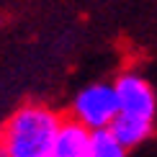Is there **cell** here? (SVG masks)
Returning a JSON list of instances; mask_svg holds the SVG:
<instances>
[{
  "mask_svg": "<svg viewBox=\"0 0 157 157\" xmlns=\"http://www.w3.org/2000/svg\"><path fill=\"white\" fill-rule=\"evenodd\" d=\"M129 149L111 132V126L90 129V157H124Z\"/></svg>",
  "mask_w": 157,
  "mask_h": 157,
  "instance_id": "obj_6",
  "label": "cell"
},
{
  "mask_svg": "<svg viewBox=\"0 0 157 157\" xmlns=\"http://www.w3.org/2000/svg\"><path fill=\"white\" fill-rule=\"evenodd\" d=\"M111 132L119 136V142L126 149H136L155 134V124L142 121V119H132V116H124V113H116V119L111 121Z\"/></svg>",
  "mask_w": 157,
  "mask_h": 157,
  "instance_id": "obj_5",
  "label": "cell"
},
{
  "mask_svg": "<svg viewBox=\"0 0 157 157\" xmlns=\"http://www.w3.org/2000/svg\"><path fill=\"white\" fill-rule=\"evenodd\" d=\"M62 116L47 106H23L0 129V155L5 157H52Z\"/></svg>",
  "mask_w": 157,
  "mask_h": 157,
  "instance_id": "obj_1",
  "label": "cell"
},
{
  "mask_svg": "<svg viewBox=\"0 0 157 157\" xmlns=\"http://www.w3.org/2000/svg\"><path fill=\"white\" fill-rule=\"evenodd\" d=\"M113 88H116V98H119V113L155 124V119H157V93L144 75L124 72L113 80Z\"/></svg>",
  "mask_w": 157,
  "mask_h": 157,
  "instance_id": "obj_3",
  "label": "cell"
},
{
  "mask_svg": "<svg viewBox=\"0 0 157 157\" xmlns=\"http://www.w3.org/2000/svg\"><path fill=\"white\" fill-rule=\"evenodd\" d=\"M52 157H90V129L77 119H62Z\"/></svg>",
  "mask_w": 157,
  "mask_h": 157,
  "instance_id": "obj_4",
  "label": "cell"
},
{
  "mask_svg": "<svg viewBox=\"0 0 157 157\" xmlns=\"http://www.w3.org/2000/svg\"><path fill=\"white\" fill-rule=\"evenodd\" d=\"M119 113V98H116L113 82H90L77 90L70 106V116L85 124L88 129L111 126V121Z\"/></svg>",
  "mask_w": 157,
  "mask_h": 157,
  "instance_id": "obj_2",
  "label": "cell"
}]
</instances>
